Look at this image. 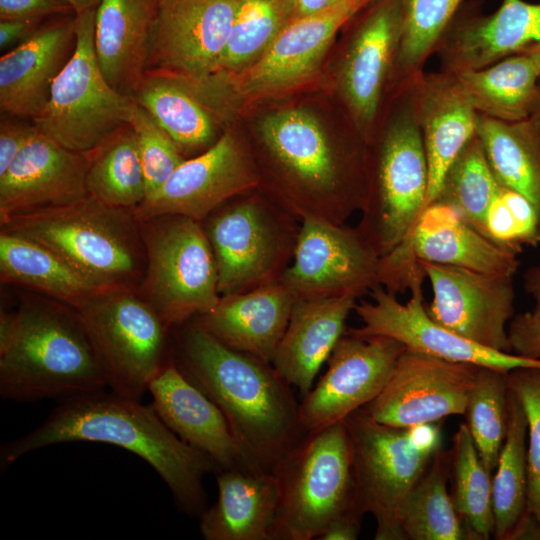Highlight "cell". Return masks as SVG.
<instances>
[{"label": "cell", "instance_id": "obj_9", "mask_svg": "<svg viewBox=\"0 0 540 540\" xmlns=\"http://www.w3.org/2000/svg\"><path fill=\"white\" fill-rule=\"evenodd\" d=\"M258 189L228 200L201 222L220 296L280 280L293 258L300 220Z\"/></svg>", "mask_w": 540, "mask_h": 540}, {"label": "cell", "instance_id": "obj_10", "mask_svg": "<svg viewBox=\"0 0 540 540\" xmlns=\"http://www.w3.org/2000/svg\"><path fill=\"white\" fill-rule=\"evenodd\" d=\"M146 266L140 288L170 328L211 311L219 302L214 255L200 221L163 215L139 222Z\"/></svg>", "mask_w": 540, "mask_h": 540}, {"label": "cell", "instance_id": "obj_54", "mask_svg": "<svg viewBox=\"0 0 540 540\" xmlns=\"http://www.w3.org/2000/svg\"><path fill=\"white\" fill-rule=\"evenodd\" d=\"M73 7L75 14L97 8L101 0H67Z\"/></svg>", "mask_w": 540, "mask_h": 540}, {"label": "cell", "instance_id": "obj_16", "mask_svg": "<svg viewBox=\"0 0 540 540\" xmlns=\"http://www.w3.org/2000/svg\"><path fill=\"white\" fill-rule=\"evenodd\" d=\"M238 1H159L145 74L185 85L209 78L226 48Z\"/></svg>", "mask_w": 540, "mask_h": 540}, {"label": "cell", "instance_id": "obj_24", "mask_svg": "<svg viewBox=\"0 0 540 540\" xmlns=\"http://www.w3.org/2000/svg\"><path fill=\"white\" fill-rule=\"evenodd\" d=\"M152 407L181 440L203 452L217 472L255 470L244 455L221 409L171 359L150 382Z\"/></svg>", "mask_w": 540, "mask_h": 540}, {"label": "cell", "instance_id": "obj_34", "mask_svg": "<svg viewBox=\"0 0 540 540\" xmlns=\"http://www.w3.org/2000/svg\"><path fill=\"white\" fill-rule=\"evenodd\" d=\"M476 134L499 184L524 196L540 224V132L529 119L506 122L478 114Z\"/></svg>", "mask_w": 540, "mask_h": 540}, {"label": "cell", "instance_id": "obj_30", "mask_svg": "<svg viewBox=\"0 0 540 540\" xmlns=\"http://www.w3.org/2000/svg\"><path fill=\"white\" fill-rule=\"evenodd\" d=\"M158 9V0H101L96 9L98 64L120 93L133 96L145 76Z\"/></svg>", "mask_w": 540, "mask_h": 540}, {"label": "cell", "instance_id": "obj_57", "mask_svg": "<svg viewBox=\"0 0 540 540\" xmlns=\"http://www.w3.org/2000/svg\"><path fill=\"white\" fill-rule=\"evenodd\" d=\"M158 1H161V0H158Z\"/></svg>", "mask_w": 540, "mask_h": 540}, {"label": "cell", "instance_id": "obj_45", "mask_svg": "<svg viewBox=\"0 0 540 540\" xmlns=\"http://www.w3.org/2000/svg\"><path fill=\"white\" fill-rule=\"evenodd\" d=\"M128 124L136 138L145 176L147 199L168 181L186 158L168 133L137 102Z\"/></svg>", "mask_w": 540, "mask_h": 540}, {"label": "cell", "instance_id": "obj_17", "mask_svg": "<svg viewBox=\"0 0 540 540\" xmlns=\"http://www.w3.org/2000/svg\"><path fill=\"white\" fill-rule=\"evenodd\" d=\"M260 187L255 160L240 139L227 131L208 149L185 159L133 213L139 222L163 215H183L202 222L228 200Z\"/></svg>", "mask_w": 540, "mask_h": 540}, {"label": "cell", "instance_id": "obj_7", "mask_svg": "<svg viewBox=\"0 0 540 540\" xmlns=\"http://www.w3.org/2000/svg\"><path fill=\"white\" fill-rule=\"evenodd\" d=\"M271 471L279 487L272 540L318 539L337 517L361 513L343 421L305 433Z\"/></svg>", "mask_w": 540, "mask_h": 540}, {"label": "cell", "instance_id": "obj_21", "mask_svg": "<svg viewBox=\"0 0 540 540\" xmlns=\"http://www.w3.org/2000/svg\"><path fill=\"white\" fill-rule=\"evenodd\" d=\"M370 1L344 0L294 18L258 60L229 77L206 80L201 88L225 85L242 97H259L300 85L317 71L338 31Z\"/></svg>", "mask_w": 540, "mask_h": 540}, {"label": "cell", "instance_id": "obj_35", "mask_svg": "<svg viewBox=\"0 0 540 540\" xmlns=\"http://www.w3.org/2000/svg\"><path fill=\"white\" fill-rule=\"evenodd\" d=\"M527 433L525 410L510 389L507 434L492 480L493 536L497 540L519 539L524 527L533 518L527 510Z\"/></svg>", "mask_w": 540, "mask_h": 540}, {"label": "cell", "instance_id": "obj_13", "mask_svg": "<svg viewBox=\"0 0 540 540\" xmlns=\"http://www.w3.org/2000/svg\"><path fill=\"white\" fill-rule=\"evenodd\" d=\"M380 270L381 256L357 227L304 216L293 258L280 281L295 299L359 298L381 285Z\"/></svg>", "mask_w": 540, "mask_h": 540}, {"label": "cell", "instance_id": "obj_44", "mask_svg": "<svg viewBox=\"0 0 540 540\" xmlns=\"http://www.w3.org/2000/svg\"><path fill=\"white\" fill-rule=\"evenodd\" d=\"M488 237L519 254L525 246L540 243L539 218L533 205L520 193L501 186L486 214Z\"/></svg>", "mask_w": 540, "mask_h": 540}, {"label": "cell", "instance_id": "obj_38", "mask_svg": "<svg viewBox=\"0 0 540 540\" xmlns=\"http://www.w3.org/2000/svg\"><path fill=\"white\" fill-rule=\"evenodd\" d=\"M446 467L440 449L402 501L397 518L405 539H471L447 492Z\"/></svg>", "mask_w": 540, "mask_h": 540}, {"label": "cell", "instance_id": "obj_19", "mask_svg": "<svg viewBox=\"0 0 540 540\" xmlns=\"http://www.w3.org/2000/svg\"><path fill=\"white\" fill-rule=\"evenodd\" d=\"M419 263L431 285L433 298L425 308L434 322L483 346L512 353L508 325L515 312L513 276Z\"/></svg>", "mask_w": 540, "mask_h": 540}, {"label": "cell", "instance_id": "obj_4", "mask_svg": "<svg viewBox=\"0 0 540 540\" xmlns=\"http://www.w3.org/2000/svg\"><path fill=\"white\" fill-rule=\"evenodd\" d=\"M259 138L277 181L274 199L299 220L316 216L345 224L361 211L367 146L340 149L314 115L296 108L267 115Z\"/></svg>", "mask_w": 540, "mask_h": 540}, {"label": "cell", "instance_id": "obj_47", "mask_svg": "<svg viewBox=\"0 0 540 540\" xmlns=\"http://www.w3.org/2000/svg\"><path fill=\"white\" fill-rule=\"evenodd\" d=\"M512 353L540 360V307L515 315L508 325Z\"/></svg>", "mask_w": 540, "mask_h": 540}, {"label": "cell", "instance_id": "obj_53", "mask_svg": "<svg viewBox=\"0 0 540 540\" xmlns=\"http://www.w3.org/2000/svg\"><path fill=\"white\" fill-rule=\"evenodd\" d=\"M524 289L533 299L534 307H540V264L529 268L524 274Z\"/></svg>", "mask_w": 540, "mask_h": 540}, {"label": "cell", "instance_id": "obj_41", "mask_svg": "<svg viewBox=\"0 0 540 540\" xmlns=\"http://www.w3.org/2000/svg\"><path fill=\"white\" fill-rule=\"evenodd\" d=\"M499 187L476 134L448 168L434 202L451 207L471 227L489 238L486 214Z\"/></svg>", "mask_w": 540, "mask_h": 540}, {"label": "cell", "instance_id": "obj_18", "mask_svg": "<svg viewBox=\"0 0 540 540\" xmlns=\"http://www.w3.org/2000/svg\"><path fill=\"white\" fill-rule=\"evenodd\" d=\"M477 369L405 348L381 392L363 408L376 421L399 428L464 415Z\"/></svg>", "mask_w": 540, "mask_h": 540}, {"label": "cell", "instance_id": "obj_8", "mask_svg": "<svg viewBox=\"0 0 540 540\" xmlns=\"http://www.w3.org/2000/svg\"><path fill=\"white\" fill-rule=\"evenodd\" d=\"M343 423L351 443L359 511L374 517L375 540H405L398 510L441 448L439 426L393 427L376 421L364 408Z\"/></svg>", "mask_w": 540, "mask_h": 540}, {"label": "cell", "instance_id": "obj_11", "mask_svg": "<svg viewBox=\"0 0 540 540\" xmlns=\"http://www.w3.org/2000/svg\"><path fill=\"white\" fill-rule=\"evenodd\" d=\"M96 9L76 14V46L55 79L35 129L62 147L79 153L97 148L113 132L128 124L133 96L109 85L95 51Z\"/></svg>", "mask_w": 540, "mask_h": 540}, {"label": "cell", "instance_id": "obj_40", "mask_svg": "<svg viewBox=\"0 0 540 540\" xmlns=\"http://www.w3.org/2000/svg\"><path fill=\"white\" fill-rule=\"evenodd\" d=\"M452 501L471 539L486 540L494 532L492 480L466 423H461L451 451Z\"/></svg>", "mask_w": 540, "mask_h": 540}, {"label": "cell", "instance_id": "obj_33", "mask_svg": "<svg viewBox=\"0 0 540 540\" xmlns=\"http://www.w3.org/2000/svg\"><path fill=\"white\" fill-rule=\"evenodd\" d=\"M0 277L42 292L76 310L106 291L89 281L47 247L25 237L0 233Z\"/></svg>", "mask_w": 540, "mask_h": 540}, {"label": "cell", "instance_id": "obj_22", "mask_svg": "<svg viewBox=\"0 0 540 540\" xmlns=\"http://www.w3.org/2000/svg\"><path fill=\"white\" fill-rule=\"evenodd\" d=\"M90 159L91 151L68 150L35 129L0 176V221L87 197Z\"/></svg>", "mask_w": 540, "mask_h": 540}, {"label": "cell", "instance_id": "obj_23", "mask_svg": "<svg viewBox=\"0 0 540 540\" xmlns=\"http://www.w3.org/2000/svg\"><path fill=\"white\" fill-rule=\"evenodd\" d=\"M76 46V14L44 22L28 39L0 58V109L13 117L35 119L52 85Z\"/></svg>", "mask_w": 540, "mask_h": 540}, {"label": "cell", "instance_id": "obj_25", "mask_svg": "<svg viewBox=\"0 0 540 540\" xmlns=\"http://www.w3.org/2000/svg\"><path fill=\"white\" fill-rule=\"evenodd\" d=\"M540 42V3L503 0L492 14L451 22L435 54L440 71L480 69Z\"/></svg>", "mask_w": 540, "mask_h": 540}, {"label": "cell", "instance_id": "obj_15", "mask_svg": "<svg viewBox=\"0 0 540 540\" xmlns=\"http://www.w3.org/2000/svg\"><path fill=\"white\" fill-rule=\"evenodd\" d=\"M424 279L423 272L412 281L407 303L398 301L395 294L381 285L374 287L370 291L371 300L361 301L354 308L361 327L350 328L348 332L359 337H390L407 349L478 367L505 371L540 367V360L483 346L434 322L425 308Z\"/></svg>", "mask_w": 540, "mask_h": 540}, {"label": "cell", "instance_id": "obj_28", "mask_svg": "<svg viewBox=\"0 0 540 540\" xmlns=\"http://www.w3.org/2000/svg\"><path fill=\"white\" fill-rule=\"evenodd\" d=\"M294 296L280 281L221 296L192 324L224 345L271 363L287 328Z\"/></svg>", "mask_w": 540, "mask_h": 540}, {"label": "cell", "instance_id": "obj_2", "mask_svg": "<svg viewBox=\"0 0 540 540\" xmlns=\"http://www.w3.org/2000/svg\"><path fill=\"white\" fill-rule=\"evenodd\" d=\"M179 370L223 412L257 471H271L305 435L299 403L271 363L232 349L191 324L179 335Z\"/></svg>", "mask_w": 540, "mask_h": 540}, {"label": "cell", "instance_id": "obj_36", "mask_svg": "<svg viewBox=\"0 0 540 540\" xmlns=\"http://www.w3.org/2000/svg\"><path fill=\"white\" fill-rule=\"evenodd\" d=\"M133 97L168 133L181 153H202L220 136L208 107L183 84L145 74Z\"/></svg>", "mask_w": 540, "mask_h": 540}, {"label": "cell", "instance_id": "obj_52", "mask_svg": "<svg viewBox=\"0 0 540 540\" xmlns=\"http://www.w3.org/2000/svg\"><path fill=\"white\" fill-rule=\"evenodd\" d=\"M344 0H294L295 18L313 15L330 9Z\"/></svg>", "mask_w": 540, "mask_h": 540}, {"label": "cell", "instance_id": "obj_6", "mask_svg": "<svg viewBox=\"0 0 540 540\" xmlns=\"http://www.w3.org/2000/svg\"><path fill=\"white\" fill-rule=\"evenodd\" d=\"M392 100V110L367 142L366 191L356 226L381 257L410 237L429 185L413 83Z\"/></svg>", "mask_w": 540, "mask_h": 540}, {"label": "cell", "instance_id": "obj_5", "mask_svg": "<svg viewBox=\"0 0 540 540\" xmlns=\"http://www.w3.org/2000/svg\"><path fill=\"white\" fill-rule=\"evenodd\" d=\"M1 230L35 241L105 290L141 283L146 257L133 211L88 195L70 204L17 214Z\"/></svg>", "mask_w": 540, "mask_h": 540}, {"label": "cell", "instance_id": "obj_50", "mask_svg": "<svg viewBox=\"0 0 540 540\" xmlns=\"http://www.w3.org/2000/svg\"><path fill=\"white\" fill-rule=\"evenodd\" d=\"M44 23L38 19H0V49H12L31 37Z\"/></svg>", "mask_w": 540, "mask_h": 540}, {"label": "cell", "instance_id": "obj_31", "mask_svg": "<svg viewBox=\"0 0 540 540\" xmlns=\"http://www.w3.org/2000/svg\"><path fill=\"white\" fill-rule=\"evenodd\" d=\"M216 502L200 515L205 540H272L279 487L272 471L220 470Z\"/></svg>", "mask_w": 540, "mask_h": 540}, {"label": "cell", "instance_id": "obj_26", "mask_svg": "<svg viewBox=\"0 0 540 540\" xmlns=\"http://www.w3.org/2000/svg\"><path fill=\"white\" fill-rule=\"evenodd\" d=\"M390 253L399 260L513 277L520 266L518 254L487 238L454 209L438 202L424 208L410 237Z\"/></svg>", "mask_w": 540, "mask_h": 540}, {"label": "cell", "instance_id": "obj_49", "mask_svg": "<svg viewBox=\"0 0 540 540\" xmlns=\"http://www.w3.org/2000/svg\"><path fill=\"white\" fill-rule=\"evenodd\" d=\"M35 131L34 125L4 118L0 124V176L8 169Z\"/></svg>", "mask_w": 540, "mask_h": 540}, {"label": "cell", "instance_id": "obj_37", "mask_svg": "<svg viewBox=\"0 0 540 540\" xmlns=\"http://www.w3.org/2000/svg\"><path fill=\"white\" fill-rule=\"evenodd\" d=\"M88 193L100 202L134 211L146 199V182L134 132L125 124L91 151Z\"/></svg>", "mask_w": 540, "mask_h": 540}, {"label": "cell", "instance_id": "obj_46", "mask_svg": "<svg viewBox=\"0 0 540 540\" xmlns=\"http://www.w3.org/2000/svg\"><path fill=\"white\" fill-rule=\"evenodd\" d=\"M508 380L527 417V510L540 524V367L515 368Z\"/></svg>", "mask_w": 540, "mask_h": 540}, {"label": "cell", "instance_id": "obj_12", "mask_svg": "<svg viewBox=\"0 0 540 540\" xmlns=\"http://www.w3.org/2000/svg\"><path fill=\"white\" fill-rule=\"evenodd\" d=\"M76 312L97 352L107 386L141 401L150 382L171 360L166 355L169 328L133 289L100 292Z\"/></svg>", "mask_w": 540, "mask_h": 540}, {"label": "cell", "instance_id": "obj_14", "mask_svg": "<svg viewBox=\"0 0 540 540\" xmlns=\"http://www.w3.org/2000/svg\"><path fill=\"white\" fill-rule=\"evenodd\" d=\"M403 28V0H378L353 30L342 55L337 84L352 126L368 142L393 97Z\"/></svg>", "mask_w": 540, "mask_h": 540}, {"label": "cell", "instance_id": "obj_20", "mask_svg": "<svg viewBox=\"0 0 540 540\" xmlns=\"http://www.w3.org/2000/svg\"><path fill=\"white\" fill-rule=\"evenodd\" d=\"M405 346L386 336L344 334L328 358V368L299 403L305 433L342 422L383 389Z\"/></svg>", "mask_w": 540, "mask_h": 540}, {"label": "cell", "instance_id": "obj_29", "mask_svg": "<svg viewBox=\"0 0 540 540\" xmlns=\"http://www.w3.org/2000/svg\"><path fill=\"white\" fill-rule=\"evenodd\" d=\"M357 299L351 294L295 299L272 366L302 397L312 389L316 374L344 335Z\"/></svg>", "mask_w": 540, "mask_h": 540}, {"label": "cell", "instance_id": "obj_48", "mask_svg": "<svg viewBox=\"0 0 540 540\" xmlns=\"http://www.w3.org/2000/svg\"><path fill=\"white\" fill-rule=\"evenodd\" d=\"M75 14L67 0H0V19H38Z\"/></svg>", "mask_w": 540, "mask_h": 540}, {"label": "cell", "instance_id": "obj_27", "mask_svg": "<svg viewBox=\"0 0 540 540\" xmlns=\"http://www.w3.org/2000/svg\"><path fill=\"white\" fill-rule=\"evenodd\" d=\"M413 94L429 170L427 207L452 162L476 135L478 113L454 74L423 72L413 82Z\"/></svg>", "mask_w": 540, "mask_h": 540}, {"label": "cell", "instance_id": "obj_56", "mask_svg": "<svg viewBox=\"0 0 540 540\" xmlns=\"http://www.w3.org/2000/svg\"><path fill=\"white\" fill-rule=\"evenodd\" d=\"M523 51L527 52L533 57V59L535 60V62L537 63L540 69V42L531 45L530 47L524 49Z\"/></svg>", "mask_w": 540, "mask_h": 540}, {"label": "cell", "instance_id": "obj_55", "mask_svg": "<svg viewBox=\"0 0 540 540\" xmlns=\"http://www.w3.org/2000/svg\"><path fill=\"white\" fill-rule=\"evenodd\" d=\"M529 120L540 132V83L538 88V94L533 105Z\"/></svg>", "mask_w": 540, "mask_h": 540}, {"label": "cell", "instance_id": "obj_43", "mask_svg": "<svg viewBox=\"0 0 540 540\" xmlns=\"http://www.w3.org/2000/svg\"><path fill=\"white\" fill-rule=\"evenodd\" d=\"M509 371L478 367L464 416L477 452L491 473L508 428Z\"/></svg>", "mask_w": 540, "mask_h": 540}, {"label": "cell", "instance_id": "obj_1", "mask_svg": "<svg viewBox=\"0 0 540 540\" xmlns=\"http://www.w3.org/2000/svg\"><path fill=\"white\" fill-rule=\"evenodd\" d=\"M98 442L123 448L147 462L168 486L179 509L201 515L206 509L204 476L217 468L203 452L171 431L152 405L99 391L63 400L26 435L4 444L1 462L57 443Z\"/></svg>", "mask_w": 540, "mask_h": 540}, {"label": "cell", "instance_id": "obj_39", "mask_svg": "<svg viewBox=\"0 0 540 540\" xmlns=\"http://www.w3.org/2000/svg\"><path fill=\"white\" fill-rule=\"evenodd\" d=\"M294 18V0H239L226 48L206 80L229 77L254 63Z\"/></svg>", "mask_w": 540, "mask_h": 540}, {"label": "cell", "instance_id": "obj_3", "mask_svg": "<svg viewBox=\"0 0 540 540\" xmlns=\"http://www.w3.org/2000/svg\"><path fill=\"white\" fill-rule=\"evenodd\" d=\"M105 374L76 310L23 303L0 316V395L62 401L103 391Z\"/></svg>", "mask_w": 540, "mask_h": 540}, {"label": "cell", "instance_id": "obj_51", "mask_svg": "<svg viewBox=\"0 0 540 540\" xmlns=\"http://www.w3.org/2000/svg\"><path fill=\"white\" fill-rule=\"evenodd\" d=\"M362 514L349 511L334 519L318 539L320 540H355L360 532Z\"/></svg>", "mask_w": 540, "mask_h": 540}, {"label": "cell", "instance_id": "obj_42", "mask_svg": "<svg viewBox=\"0 0 540 540\" xmlns=\"http://www.w3.org/2000/svg\"><path fill=\"white\" fill-rule=\"evenodd\" d=\"M463 0H403V28L393 94L411 85L435 54Z\"/></svg>", "mask_w": 540, "mask_h": 540}, {"label": "cell", "instance_id": "obj_32", "mask_svg": "<svg viewBox=\"0 0 540 540\" xmlns=\"http://www.w3.org/2000/svg\"><path fill=\"white\" fill-rule=\"evenodd\" d=\"M454 75L478 114L506 122L529 119L538 94L540 69L527 52Z\"/></svg>", "mask_w": 540, "mask_h": 540}]
</instances>
